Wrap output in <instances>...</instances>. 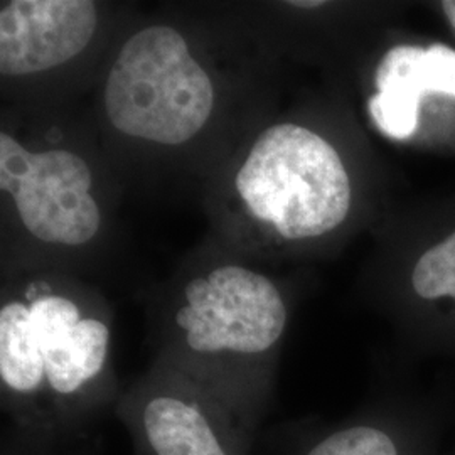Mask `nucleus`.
I'll use <instances>...</instances> for the list:
<instances>
[{"label":"nucleus","mask_w":455,"mask_h":455,"mask_svg":"<svg viewBox=\"0 0 455 455\" xmlns=\"http://www.w3.org/2000/svg\"><path fill=\"white\" fill-rule=\"evenodd\" d=\"M103 103L116 131L161 146H180L210 120L214 90L182 34L152 26L133 34L116 56Z\"/></svg>","instance_id":"2"},{"label":"nucleus","mask_w":455,"mask_h":455,"mask_svg":"<svg viewBox=\"0 0 455 455\" xmlns=\"http://www.w3.org/2000/svg\"><path fill=\"white\" fill-rule=\"evenodd\" d=\"M110 331L61 295L0 309V378L17 395L73 396L101 373Z\"/></svg>","instance_id":"3"},{"label":"nucleus","mask_w":455,"mask_h":455,"mask_svg":"<svg viewBox=\"0 0 455 455\" xmlns=\"http://www.w3.org/2000/svg\"><path fill=\"white\" fill-rule=\"evenodd\" d=\"M370 114L376 127L395 140L413 135L427 95L455 98V49L445 44L395 46L374 75Z\"/></svg>","instance_id":"6"},{"label":"nucleus","mask_w":455,"mask_h":455,"mask_svg":"<svg viewBox=\"0 0 455 455\" xmlns=\"http://www.w3.org/2000/svg\"><path fill=\"white\" fill-rule=\"evenodd\" d=\"M12 197L22 225L37 240L48 243H86L97 235L101 223L97 201L90 193L22 182Z\"/></svg>","instance_id":"8"},{"label":"nucleus","mask_w":455,"mask_h":455,"mask_svg":"<svg viewBox=\"0 0 455 455\" xmlns=\"http://www.w3.org/2000/svg\"><path fill=\"white\" fill-rule=\"evenodd\" d=\"M186 306L176 323L188 346L201 355H261L275 346L287 325V307L267 276L225 265L184 287Z\"/></svg>","instance_id":"4"},{"label":"nucleus","mask_w":455,"mask_h":455,"mask_svg":"<svg viewBox=\"0 0 455 455\" xmlns=\"http://www.w3.org/2000/svg\"><path fill=\"white\" fill-rule=\"evenodd\" d=\"M33 152L26 150L7 132L0 133V188L12 196L33 171Z\"/></svg>","instance_id":"11"},{"label":"nucleus","mask_w":455,"mask_h":455,"mask_svg":"<svg viewBox=\"0 0 455 455\" xmlns=\"http://www.w3.org/2000/svg\"><path fill=\"white\" fill-rule=\"evenodd\" d=\"M410 283L417 300L434 307L449 302L455 317V231L417 260Z\"/></svg>","instance_id":"10"},{"label":"nucleus","mask_w":455,"mask_h":455,"mask_svg":"<svg viewBox=\"0 0 455 455\" xmlns=\"http://www.w3.org/2000/svg\"><path fill=\"white\" fill-rule=\"evenodd\" d=\"M236 189L248 212L285 240L315 238L336 229L347 218L353 199L338 150L295 124L261 132L236 174Z\"/></svg>","instance_id":"1"},{"label":"nucleus","mask_w":455,"mask_h":455,"mask_svg":"<svg viewBox=\"0 0 455 455\" xmlns=\"http://www.w3.org/2000/svg\"><path fill=\"white\" fill-rule=\"evenodd\" d=\"M291 5L293 7H302V9H314V7H321L324 5V2H291Z\"/></svg>","instance_id":"13"},{"label":"nucleus","mask_w":455,"mask_h":455,"mask_svg":"<svg viewBox=\"0 0 455 455\" xmlns=\"http://www.w3.org/2000/svg\"><path fill=\"white\" fill-rule=\"evenodd\" d=\"M154 455H229L210 417L193 402L159 395L140 413Z\"/></svg>","instance_id":"9"},{"label":"nucleus","mask_w":455,"mask_h":455,"mask_svg":"<svg viewBox=\"0 0 455 455\" xmlns=\"http://www.w3.org/2000/svg\"><path fill=\"white\" fill-rule=\"evenodd\" d=\"M97 5L88 0H12L0 9V73L34 75L65 65L92 41Z\"/></svg>","instance_id":"5"},{"label":"nucleus","mask_w":455,"mask_h":455,"mask_svg":"<svg viewBox=\"0 0 455 455\" xmlns=\"http://www.w3.org/2000/svg\"><path fill=\"white\" fill-rule=\"evenodd\" d=\"M434 442L430 411H390L327 434L306 455H434Z\"/></svg>","instance_id":"7"},{"label":"nucleus","mask_w":455,"mask_h":455,"mask_svg":"<svg viewBox=\"0 0 455 455\" xmlns=\"http://www.w3.org/2000/svg\"><path fill=\"white\" fill-rule=\"evenodd\" d=\"M440 9L443 12V16L447 17L449 24L452 26L455 31V0H443L440 2Z\"/></svg>","instance_id":"12"}]
</instances>
